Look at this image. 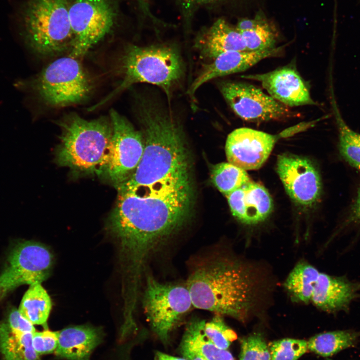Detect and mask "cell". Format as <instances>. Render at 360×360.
<instances>
[{"label":"cell","instance_id":"1","mask_svg":"<svg viewBox=\"0 0 360 360\" xmlns=\"http://www.w3.org/2000/svg\"><path fill=\"white\" fill-rule=\"evenodd\" d=\"M192 192L188 190L146 197L118 192L106 228L118 243L126 274L141 276L150 256L184 224L192 206Z\"/></svg>","mask_w":360,"mask_h":360},{"label":"cell","instance_id":"2","mask_svg":"<svg viewBox=\"0 0 360 360\" xmlns=\"http://www.w3.org/2000/svg\"><path fill=\"white\" fill-rule=\"evenodd\" d=\"M186 285L193 307L242 322L262 308L272 288L260 266L224 256L197 266Z\"/></svg>","mask_w":360,"mask_h":360},{"label":"cell","instance_id":"3","mask_svg":"<svg viewBox=\"0 0 360 360\" xmlns=\"http://www.w3.org/2000/svg\"><path fill=\"white\" fill-rule=\"evenodd\" d=\"M60 130L54 160L76 176H100L108 158L112 137L110 118L86 120L76 113L56 121Z\"/></svg>","mask_w":360,"mask_h":360},{"label":"cell","instance_id":"4","mask_svg":"<svg viewBox=\"0 0 360 360\" xmlns=\"http://www.w3.org/2000/svg\"><path fill=\"white\" fill-rule=\"evenodd\" d=\"M118 64L120 82L108 96L91 107V110L140 82L158 86L170 100L172 92L184 72L180 52L176 48L166 44L128 46L121 55Z\"/></svg>","mask_w":360,"mask_h":360},{"label":"cell","instance_id":"5","mask_svg":"<svg viewBox=\"0 0 360 360\" xmlns=\"http://www.w3.org/2000/svg\"><path fill=\"white\" fill-rule=\"evenodd\" d=\"M69 0H28L22 12L25 40L36 53L51 56L70 50L74 36Z\"/></svg>","mask_w":360,"mask_h":360},{"label":"cell","instance_id":"6","mask_svg":"<svg viewBox=\"0 0 360 360\" xmlns=\"http://www.w3.org/2000/svg\"><path fill=\"white\" fill-rule=\"evenodd\" d=\"M28 85L42 103L54 108L80 104L94 88L80 59L70 55L50 62Z\"/></svg>","mask_w":360,"mask_h":360},{"label":"cell","instance_id":"7","mask_svg":"<svg viewBox=\"0 0 360 360\" xmlns=\"http://www.w3.org/2000/svg\"><path fill=\"white\" fill-rule=\"evenodd\" d=\"M74 40L68 55L80 59L114 30L120 0H69Z\"/></svg>","mask_w":360,"mask_h":360},{"label":"cell","instance_id":"8","mask_svg":"<svg viewBox=\"0 0 360 360\" xmlns=\"http://www.w3.org/2000/svg\"><path fill=\"white\" fill-rule=\"evenodd\" d=\"M142 304L152 330L164 342L193 306L186 285L160 282L151 275L146 276Z\"/></svg>","mask_w":360,"mask_h":360},{"label":"cell","instance_id":"9","mask_svg":"<svg viewBox=\"0 0 360 360\" xmlns=\"http://www.w3.org/2000/svg\"><path fill=\"white\" fill-rule=\"evenodd\" d=\"M110 118L112 126V144L99 176L116 188L136 170L144 152V142L142 132L116 110H110Z\"/></svg>","mask_w":360,"mask_h":360},{"label":"cell","instance_id":"10","mask_svg":"<svg viewBox=\"0 0 360 360\" xmlns=\"http://www.w3.org/2000/svg\"><path fill=\"white\" fill-rule=\"evenodd\" d=\"M53 264L54 256L46 246L32 240L18 244L0 274V296L22 284H41L50 276Z\"/></svg>","mask_w":360,"mask_h":360},{"label":"cell","instance_id":"11","mask_svg":"<svg viewBox=\"0 0 360 360\" xmlns=\"http://www.w3.org/2000/svg\"><path fill=\"white\" fill-rule=\"evenodd\" d=\"M300 294L306 304L311 303L324 312H347L352 302L360 298V282L312 268L302 276Z\"/></svg>","mask_w":360,"mask_h":360},{"label":"cell","instance_id":"12","mask_svg":"<svg viewBox=\"0 0 360 360\" xmlns=\"http://www.w3.org/2000/svg\"><path fill=\"white\" fill-rule=\"evenodd\" d=\"M218 87L232 110L245 120L260 122L293 116L288 106L248 82L226 80Z\"/></svg>","mask_w":360,"mask_h":360},{"label":"cell","instance_id":"13","mask_svg":"<svg viewBox=\"0 0 360 360\" xmlns=\"http://www.w3.org/2000/svg\"><path fill=\"white\" fill-rule=\"evenodd\" d=\"M276 171L290 197L309 206L319 198L322 184L318 171L307 158L290 154L278 156Z\"/></svg>","mask_w":360,"mask_h":360},{"label":"cell","instance_id":"14","mask_svg":"<svg viewBox=\"0 0 360 360\" xmlns=\"http://www.w3.org/2000/svg\"><path fill=\"white\" fill-rule=\"evenodd\" d=\"M248 128L236 129L226 138L225 150L228 162L246 170L260 168L269 157L277 140L284 137Z\"/></svg>","mask_w":360,"mask_h":360},{"label":"cell","instance_id":"15","mask_svg":"<svg viewBox=\"0 0 360 360\" xmlns=\"http://www.w3.org/2000/svg\"><path fill=\"white\" fill-rule=\"evenodd\" d=\"M241 78L259 82L270 96L288 107L318 104L311 98L308 86L291 64Z\"/></svg>","mask_w":360,"mask_h":360},{"label":"cell","instance_id":"16","mask_svg":"<svg viewBox=\"0 0 360 360\" xmlns=\"http://www.w3.org/2000/svg\"><path fill=\"white\" fill-rule=\"evenodd\" d=\"M282 47L258 51H233L224 53L204 64L192 83L188 94L193 97L203 84L214 78L247 70L263 59L279 54Z\"/></svg>","mask_w":360,"mask_h":360},{"label":"cell","instance_id":"17","mask_svg":"<svg viewBox=\"0 0 360 360\" xmlns=\"http://www.w3.org/2000/svg\"><path fill=\"white\" fill-rule=\"evenodd\" d=\"M226 196L232 215L244 224L264 221L273 209L272 200L267 190L251 180Z\"/></svg>","mask_w":360,"mask_h":360},{"label":"cell","instance_id":"18","mask_svg":"<svg viewBox=\"0 0 360 360\" xmlns=\"http://www.w3.org/2000/svg\"><path fill=\"white\" fill-rule=\"evenodd\" d=\"M195 46L202 58L212 60L225 52L248 51L241 33L222 18L199 34Z\"/></svg>","mask_w":360,"mask_h":360},{"label":"cell","instance_id":"19","mask_svg":"<svg viewBox=\"0 0 360 360\" xmlns=\"http://www.w3.org/2000/svg\"><path fill=\"white\" fill-rule=\"evenodd\" d=\"M56 352L68 360H90L94 350L100 344V328L88 325L68 327L58 332Z\"/></svg>","mask_w":360,"mask_h":360},{"label":"cell","instance_id":"20","mask_svg":"<svg viewBox=\"0 0 360 360\" xmlns=\"http://www.w3.org/2000/svg\"><path fill=\"white\" fill-rule=\"evenodd\" d=\"M34 332H22L0 322V350L5 360H40L32 345Z\"/></svg>","mask_w":360,"mask_h":360},{"label":"cell","instance_id":"21","mask_svg":"<svg viewBox=\"0 0 360 360\" xmlns=\"http://www.w3.org/2000/svg\"><path fill=\"white\" fill-rule=\"evenodd\" d=\"M202 321L196 318L188 324L182 344L206 360H234L228 350L218 348L206 338L202 329Z\"/></svg>","mask_w":360,"mask_h":360},{"label":"cell","instance_id":"22","mask_svg":"<svg viewBox=\"0 0 360 360\" xmlns=\"http://www.w3.org/2000/svg\"><path fill=\"white\" fill-rule=\"evenodd\" d=\"M360 336V332L338 330L317 334L308 341V350L316 354L331 356L352 347Z\"/></svg>","mask_w":360,"mask_h":360},{"label":"cell","instance_id":"23","mask_svg":"<svg viewBox=\"0 0 360 360\" xmlns=\"http://www.w3.org/2000/svg\"><path fill=\"white\" fill-rule=\"evenodd\" d=\"M52 308V300L46 290L41 284H34L24 295L18 310L33 324L44 325Z\"/></svg>","mask_w":360,"mask_h":360},{"label":"cell","instance_id":"24","mask_svg":"<svg viewBox=\"0 0 360 360\" xmlns=\"http://www.w3.org/2000/svg\"><path fill=\"white\" fill-rule=\"evenodd\" d=\"M332 105L339 134L338 148L344 158L360 172V134L352 130L343 120L334 98Z\"/></svg>","mask_w":360,"mask_h":360},{"label":"cell","instance_id":"25","mask_svg":"<svg viewBox=\"0 0 360 360\" xmlns=\"http://www.w3.org/2000/svg\"><path fill=\"white\" fill-rule=\"evenodd\" d=\"M211 178L216 187L226 196L250 180L246 170L229 162L214 166Z\"/></svg>","mask_w":360,"mask_h":360},{"label":"cell","instance_id":"26","mask_svg":"<svg viewBox=\"0 0 360 360\" xmlns=\"http://www.w3.org/2000/svg\"><path fill=\"white\" fill-rule=\"evenodd\" d=\"M248 51H258L274 48L276 33L264 16L252 28L240 32Z\"/></svg>","mask_w":360,"mask_h":360},{"label":"cell","instance_id":"27","mask_svg":"<svg viewBox=\"0 0 360 360\" xmlns=\"http://www.w3.org/2000/svg\"><path fill=\"white\" fill-rule=\"evenodd\" d=\"M222 316L216 314L210 320L202 321V329L206 338L218 348L228 350L236 338L235 332L224 322Z\"/></svg>","mask_w":360,"mask_h":360},{"label":"cell","instance_id":"28","mask_svg":"<svg viewBox=\"0 0 360 360\" xmlns=\"http://www.w3.org/2000/svg\"><path fill=\"white\" fill-rule=\"evenodd\" d=\"M308 350L307 341L291 338L274 341L269 347L271 360H298Z\"/></svg>","mask_w":360,"mask_h":360},{"label":"cell","instance_id":"29","mask_svg":"<svg viewBox=\"0 0 360 360\" xmlns=\"http://www.w3.org/2000/svg\"><path fill=\"white\" fill-rule=\"evenodd\" d=\"M239 360H271L268 347L258 334H254L241 340Z\"/></svg>","mask_w":360,"mask_h":360},{"label":"cell","instance_id":"30","mask_svg":"<svg viewBox=\"0 0 360 360\" xmlns=\"http://www.w3.org/2000/svg\"><path fill=\"white\" fill-rule=\"evenodd\" d=\"M58 332L46 330L35 332L32 336V345L38 354H50L56 350L58 344Z\"/></svg>","mask_w":360,"mask_h":360},{"label":"cell","instance_id":"31","mask_svg":"<svg viewBox=\"0 0 360 360\" xmlns=\"http://www.w3.org/2000/svg\"><path fill=\"white\" fill-rule=\"evenodd\" d=\"M6 323L14 329L22 332H36L34 324L26 318L18 310L12 309L9 313Z\"/></svg>","mask_w":360,"mask_h":360},{"label":"cell","instance_id":"32","mask_svg":"<svg viewBox=\"0 0 360 360\" xmlns=\"http://www.w3.org/2000/svg\"><path fill=\"white\" fill-rule=\"evenodd\" d=\"M346 222L348 224L360 225V187Z\"/></svg>","mask_w":360,"mask_h":360},{"label":"cell","instance_id":"33","mask_svg":"<svg viewBox=\"0 0 360 360\" xmlns=\"http://www.w3.org/2000/svg\"><path fill=\"white\" fill-rule=\"evenodd\" d=\"M264 16L259 12L253 18H244L238 20L236 28L240 32L250 30L254 27Z\"/></svg>","mask_w":360,"mask_h":360},{"label":"cell","instance_id":"34","mask_svg":"<svg viewBox=\"0 0 360 360\" xmlns=\"http://www.w3.org/2000/svg\"><path fill=\"white\" fill-rule=\"evenodd\" d=\"M180 350L182 356L188 360H206L200 355L191 350L182 344Z\"/></svg>","mask_w":360,"mask_h":360},{"label":"cell","instance_id":"35","mask_svg":"<svg viewBox=\"0 0 360 360\" xmlns=\"http://www.w3.org/2000/svg\"><path fill=\"white\" fill-rule=\"evenodd\" d=\"M222 0H182L184 6L188 8L194 6L212 4L218 2Z\"/></svg>","mask_w":360,"mask_h":360},{"label":"cell","instance_id":"36","mask_svg":"<svg viewBox=\"0 0 360 360\" xmlns=\"http://www.w3.org/2000/svg\"><path fill=\"white\" fill-rule=\"evenodd\" d=\"M156 360H188L184 358L175 357L160 352L156 353Z\"/></svg>","mask_w":360,"mask_h":360}]
</instances>
